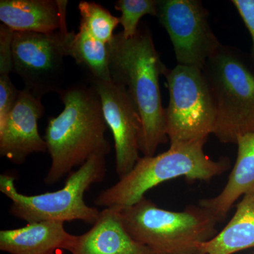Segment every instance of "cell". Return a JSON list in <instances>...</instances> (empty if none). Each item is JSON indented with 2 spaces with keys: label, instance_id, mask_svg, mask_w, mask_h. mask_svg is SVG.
Wrapping results in <instances>:
<instances>
[{
  "label": "cell",
  "instance_id": "19",
  "mask_svg": "<svg viewBox=\"0 0 254 254\" xmlns=\"http://www.w3.org/2000/svg\"><path fill=\"white\" fill-rule=\"evenodd\" d=\"M115 8L122 13L119 18L123 27L122 33L128 39L138 33V24L143 16L150 15L156 17L158 0H119L115 2Z\"/></svg>",
  "mask_w": 254,
  "mask_h": 254
},
{
  "label": "cell",
  "instance_id": "10",
  "mask_svg": "<svg viewBox=\"0 0 254 254\" xmlns=\"http://www.w3.org/2000/svg\"><path fill=\"white\" fill-rule=\"evenodd\" d=\"M99 95L105 121L113 133L118 176L129 173L138 160L142 133L141 115L123 85L92 80Z\"/></svg>",
  "mask_w": 254,
  "mask_h": 254
},
{
  "label": "cell",
  "instance_id": "7",
  "mask_svg": "<svg viewBox=\"0 0 254 254\" xmlns=\"http://www.w3.org/2000/svg\"><path fill=\"white\" fill-rule=\"evenodd\" d=\"M163 76L170 94L165 113L170 145L206 142L213 132L216 111L203 71L177 64L167 68Z\"/></svg>",
  "mask_w": 254,
  "mask_h": 254
},
{
  "label": "cell",
  "instance_id": "17",
  "mask_svg": "<svg viewBox=\"0 0 254 254\" xmlns=\"http://www.w3.org/2000/svg\"><path fill=\"white\" fill-rule=\"evenodd\" d=\"M68 57H71L78 65L86 67L91 73L92 80L112 81L108 44L98 41L83 30H78L73 36Z\"/></svg>",
  "mask_w": 254,
  "mask_h": 254
},
{
  "label": "cell",
  "instance_id": "11",
  "mask_svg": "<svg viewBox=\"0 0 254 254\" xmlns=\"http://www.w3.org/2000/svg\"><path fill=\"white\" fill-rule=\"evenodd\" d=\"M44 113L41 97L25 88L20 91L14 108L0 125L1 157L20 165L32 153L48 151L46 142L38 131V120Z\"/></svg>",
  "mask_w": 254,
  "mask_h": 254
},
{
  "label": "cell",
  "instance_id": "4",
  "mask_svg": "<svg viewBox=\"0 0 254 254\" xmlns=\"http://www.w3.org/2000/svg\"><path fill=\"white\" fill-rule=\"evenodd\" d=\"M120 215L130 236L155 254H200V246L217 235L219 221L200 205L171 211L145 197L121 208Z\"/></svg>",
  "mask_w": 254,
  "mask_h": 254
},
{
  "label": "cell",
  "instance_id": "8",
  "mask_svg": "<svg viewBox=\"0 0 254 254\" xmlns=\"http://www.w3.org/2000/svg\"><path fill=\"white\" fill-rule=\"evenodd\" d=\"M75 32L67 28L50 33L14 31L11 42L13 72L25 88L38 96L63 90L64 64Z\"/></svg>",
  "mask_w": 254,
  "mask_h": 254
},
{
  "label": "cell",
  "instance_id": "22",
  "mask_svg": "<svg viewBox=\"0 0 254 254\" xmlns=\"http://www.w3.org/2000/svg\"><path fill=\"white\" fill-rule=\"evenodd\" d=\"M232 2L236 7L252 37V47L248 63L254 73V0H232Z\"/></svg>",
  "mask_w": 254,
  "mask_h": 254
},
{
  "label": "cell",
  "instance_id": "13",
  "mask_svg": "<svg viewBox=\"0 0 254 254\" xmlns=\"http://www.w3.org/2000/svg\"><path fill=\"white\" fill-rule=\"evenodd\" d=\"M66 0H1L0 20L13 31L50 33L67 28Z\"/></svg>",
  "mask_w": 254,
  "mask_h": 254
},
{
  "label": "cell",
  "instance_id": "1",
  "mask_svg": "<svg viewBox=\"0 0 254 254\" xmlns=\"http://www.w3.org/2000/svg\"><path fill=\"white\" fill-rule=\"evenodd\" d=\"M108 50L112 81L127 88L141 115L140 152L153 156L159 145L168 141L159 84L166 66L147 28H138L136 36L128 39L120 32L108 43Z\"/></svg>",
  "mask_w": 254,
  "mask_h": 254
},
{
  "label": "cell",
  "instance_id": "20",
  "mask_svg": "<svg viewBox=\"0 0 254 254\" xmlns=\"http://www.w3.org/2000/svg\"><path fill=\"white\" fill-rule=\"evenodd\" d=\"M20 91L13 84L9 76H0V125L4 124L14 108Z\"/></svg>",
  "mask_w": 254,
  "mask_h": 254
},
{
  "label": "cell",
  "instance_id": "16",
  "mask_svg": "<svg viewBox=\"0 0 254 254\" xmlns=\"http://www.w3.org/2000/svg\"><path fill=\"white\" fill-rule=\"evenodd\" d=\"M254 247V190L242 197L228 224L200 246V254H232Z\"/></svg>",
  "mask_w": 254,
  "mask_h": 254
},
{
  "label": "cell",
  "instance_id": "6",
  "mask_svg": "<svg viewBox=\"0 0 254 254\" xmlns=\"http://www.w3.org/2000/svg\"><path fill=\"white\" fill-rule=\"evenodd\" d=\"M108 154L102 152L93 155L77 170L69 173L63 189L41 194L19 193L15 186L14 177L2 174L0 175V191L11 200L9 213L27 223L80 220L93 225L100 211L86 204L84 194L92 185L104 180Z\"/></svg>",
  "mask_w": 254,
  "mask_h": 254
},
{
  "label": "cell",
  "instance_id": "3",
  "mask_svg": "<svg viewBox=\"0 0 254 254\" xmlns=\"http://www.w3.org/2000/svg\"><path fill=\"white\" fill-rule=\"evenodd\" d=\"M205 141L170 145L163 153L140 157L126 175L102 191L95 200L97 206L125 208L135 204L147 191L163 182L184 177L188 180L208 182L225 173L230 160H213L205 155Z\"/></svg>",
  "mask_w": 254,
  "mask_h": 254
},
{
  "label": "cell",
  "instance_id": "18",
  "mask_svg": "<svg viewBox=\"0 0 254 254\" xmlns=\"http://www.w3.org/2000/svg\"><path fill=\"white\" fill-rule=\"evenodd\" d=\"M78 9L81 16L79 29L108 44L115 36L113 32L120 24V18L93 1H80Z\"/></svg>",
  "mask_w": 254,
  "mask_h": 254
},
{
  "label": "cell",
  "instance_id": "12",
  "mask_svg": "<svg viewBox=\"0 0 254 254\" xmlns=\"http://www.w3.org/2000/svg\"><path fill=\"white\" fill-rule=\"evenodd\" d=\"M121 208L110 207L100 211L93 227L76 236L71 254H155L133 240L120 215Z\"/></svg>",
  "mask_w": 254,
  "mask_h": 254
},
{
  "label": "cell",
  "instance_id": "5",
  "mask_svg": "<svg viewBox=\"0 0 254 254\" xmlns=\"http://www.w3.org/2000/svg\"><path fill=\"white\" fill-rule=\"evenodd\" d=\"M215 103L213 134L224 143H235L254 132V73L236 48L220 47L203 70Z\"/></svg>",
  "mask_w": 254,
  "mask_h": 254
},
{
  "label": "cell",
  "instance_id": "9",
  "mask_svg": "<svg viewBox=\"0 0 254 254\" xmlns=\"http://www.w3.org/2000/svg\"><path fill=\"white\" fill-rule=\"evenodd\" d=\"M156 17L173 43L177 63L203 70L222 46L198 0H158Z\"/></svg>",
  "mask_w": 254,
  "mask_h": 254
},
{
  "label": "cell",
  "instance_id": "21",
  "mask_svg": "<svg viewBox=\"0 0 254 254\" xmlns=\"http://www.w3.org/2000/svg\"><path fill=\"white\" fill-rule=\"evenodd\" d=\"M14 31L4 24L0 25V76L13 72L11 42Z\"/></svg>",
  "mask_w": 254,
  "mask_h": 254
},
{
  "label": "cell",
  "instance_id": "15",
  "mask_svg": "<svg viewBox=\"0 0 254 254\" xmlns=\"http://www.w3.org/2000/svg\"><path fill=\"white\" fill-rule=\"evenodd\" d=\"M238 153L226 185L219 194L200 200L199 205L219 221L225 218L240 197L254 190V132L238 136Z\"/></svg>",
  "mask_w": 254,
  "mask_h": 254
},
{
  "label": "cell",
  "instance_id": "2",
  "mask_svg": "<svg viewBox=\"0 0 254 254\" xmlns=\"http://www.w3.org/2000/svg\"><path fill=\"white\" fill-rule=\"evenodd\" d=\"M59 95L64 110L49 119L44 138L52 160L45 178L48 186L80 168L93 155L110 150L105 138L108 127L94 87L74 85Z\"/></svg>",
  "mask_w": 254,
  "mask_h": 254
},
{
  "label": "cell",
  "instance_id": "14",
  "mask_svg": "<svg viewBox=\"0 0 254 254\" xmlns=\"http://www.w3.org/2000/svg\"><path fill=\"white\" fill-rule=\"evenodd\" d=\"M64 222L46 220L31 222L21 228L0 231V250L9 254H54L70 252L76 235L65 230Z\"/></svg>",
  "mask_w": 254,
  "mask_h": 254
},
{
  "label": "cell",
  "instance_id": "23",
  "mask_svg": "<svg viewBox=\"0 0 254 254\" xmlns=\"http://www.w3.org/2000/svg\"></svg>",
  "mask_w": 254,
  "mask_h": 254
}]
</instances>
